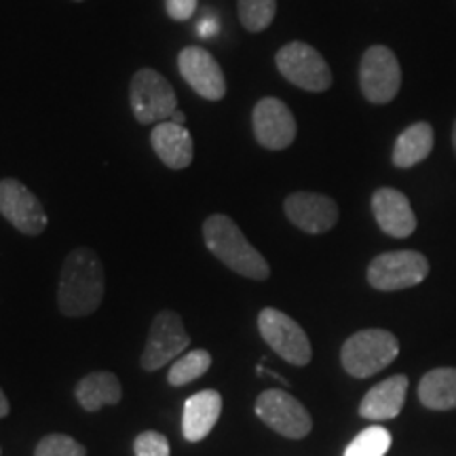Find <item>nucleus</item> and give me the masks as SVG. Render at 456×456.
I'll return each instance as SVG.
<instances>
[{
    "label": "nucleus",
    "mask_w": 456,
    "mask_h": 456,
    "mask_svg": "<svg viewBox=\"0 0 456 456\" xmlns=\"http://www.w3.org/2000/svg\"><path fill=\"white\" fill-rule=\"evenodd\" d=\"M104 298V266L98 254L78 248L68 254L61 266L57 305L68 317H85L100 309Z\"/></svg>",
    "instance_id": "nucleus-1"
},
{
    "label": "nucleus",
    "mask_w": 456,
    "mask_h": 456,
    "mask_svg": "<svg viewBox=\"0 0 456 456\" xmlns=\"http://www.w3.org/2000/svg\"><path fill=\"white\" fill-rule=\"evenodd\" d=\"M203 239L208 249L220 262H224L237 275L265 281L271 277V266L258 249L248 241L241 228L224 214H214L205 220Z\"/></svg>",
    "instance_id": "nucleus-2"
},
{
    "label": "nucleus",
    "mask_w": 456,
    "mask_h": 456,
    "mask_svg": "<svg viewBox=\"0 0 456 456\" xmlns=\"http://www.w3.org/2000/svg\"><path fill=\"white\" fill-rule=\"evenodd\" d=\"M399 355V342L395 334L387 330H362L346 338L340 351L342 368L355 379H368L389 363L395 362Z\"/></svg>",
    "instance_id": "nucleus-3"
},
{
    "label": "nucleus",
    "mask_w": 456,
    "mask_h": 456,
    "mask_svg": "<svg viewBox=\"0 0 456 456\" xmlns=\"http://www.w3.org/2000/svg\"><path fill=\"white\" fill-rule=\"evenodd\" d=\"M129 104L140 125L163 123L178 110V95L161 72L140 68L131 78Z\"/></svg>",
    "instance_id": "nucleus-4"
},
{
    "label": "nucleus",
    "mask_w": 456,
    "mask_h": 456,
    "mask_svg": "<svg viewBox=\"0 0 456 456\" xmlns=\"http://www.w3.org/2000/svg\"><path fill=\"white\" fill-rule=\"evenodd\" d=\"M275 64L285 81L305 91H311V94H322V91L332 87V70H330L323 55L317 49H313L311 45L302 41L283 45L277 51Z\"/></svg>",
    "instance_id": "nucleus-5"
},
{
    "label": "nucleus",
    "mask_w": 456,
    "mask_h": 456,
    "mask_svg": "<svg viewBox=\"0 0 456 456\" xmlns=\"http://www.w3.org/2000/svg\"><path fill=\"white\" fill-rule=\"evenodd\" d=\"M429 275V260L420 252L399 249L385 252L370 262L368 281L380 292H397L423 283Z\"/></svg>",
    "instance_id": "nucleus-6"
},
{
    "label": "nucleus",
    "mask_w": 456,
    "mask_h": 456,
    "mask_svg": "<svg viewBox=\"0 0 456 456\" xmlns=\"http://www.w3.org/2000/svg\"><path fill=\"white\" fill-rule=\"evenodd\" d=\"M359 87L370 104H389L402 87V68L397 55L385 45L366 49L359 66Z\"/></svg>",
    "instance_id": "nucleus-7"
},
{
    "label": "nucleus",
    "mask_w": 456,
    "mask_h": 456,
    "mask_svg": "<svg viewBox=\"0 0 456 456\" xmlns=\"http://www.w3.org/2000/svg\"><path fill=\"white\" fill-rule=\"evenodd\" d=\"M258 330L266 345L292 366H306L313 357L309 336L292 317L277 309H262Z\"/></svg>",
    "instance_id": "nucleus-8"
},
{
    "label": "nucleus",
    "mask_w": 456,
    "mask_h": 456,
    "mask_svg": "<svg viewBox=\"0 0 456 456\" xmlns=\"http://www.w3.org/2000/svg\"><path fill=\"white\" fill-rule=\"evenodd\" d=\"M256 414L262 423L289 440H302L313 429L311 414L306 412V408L294 395L281 389L260 393V397L256 399Z\"/></svg>",
    "instance_id": "nucleus-9"
},
{
    "label": "nucleus",
    "mask_w": 456,
    "mask_h": 456,
    "mask_svg": "<svg viewBox=\"0 0 456 456\" xmlns=\"http://www.w3.org/2000/svg\"><path fill=\"white\" fill-rule=\"evenodd\" d=\"M188 345H191V336L186 334L182 317L174 311H161L152 322L151 336L142 355V368L146 372H155L178 357Z\"/></svg>",
    "instance_id": "nucleus-10"
},
{
    "label": "nucleus",
    "mask_w": 456,
    "mask_h": 456,
    "mask_svg": "<svg viewBox=\"0 0 456 456\" xmlns=\"http://www.w3.org/2000/svg\"><path fill=\"white\" fill-rule=\"evenodd\" d=\"M0 214L24 235L37 237L47 228L43 203L20 180H0Z\"/></svg>",
    "instance_id": "nucleus-11"
},
{
    "label": "nucleus",
    "mask_w": 456,
    "mask_h": 456,
    "mask_svg": "<svg viewBox=\"0 0 456 456\" xmlns=\"http://www.w3.org/2000/svg\"><path fill=\"white\" fill-rule=\"evenodd\" d=\"M254 135L266 151H283L296 140V118L288 104L277 98H262L252 112Z\"/></svg>",
    "instance_id": "nucleus-12"
},
{
    "label": "nucleus",
    "mask_w": 456,
    "mask_h": 456,
    "mask_svg": "<svg viewBox=\"0 0 456 456\" xmlns=\"http://www.w3.org/2000/svg\"><path fill=\"white\" fill-rule=\"evenodd\" d=\"M178 70L203 100L220 102L226 95V77L208 49L186 47L178 55Z\"/></svg>",
    "instance_id": "nucleus-13"
},
{
    "label": "nucleus",
    "mask_w": 456,
    "mask_h": 456,
    "mask_svg": "<svg viewBox=\"0 0 456 456\" xmlns=\"http://www.w3.org/2000/svg\"><path fill=\"white\" fill-rule=\"evenodd\" d=\"M283 209L289 222L309 235L332 231L338 222V205L332 197L319 192H294L285 199Z\"/></svg>",
    "instance_id": "nucleus-14"
},
{
    "label": "nucleus",
    "mask_w": 456,
    "mask_h": 456,
    "mask_svg": "<svg viewBox=\"0 0 456 456\" xmlns=\"http://www.w3.org/2000/svg\"><path fill=\"white\" fill-rule=\"evenodd\" d=\"M372 212L380 231L389 237L406 239L416 231V216L408 197L395 188H379L372 195Z\"/></svg>",
    "instance_id": "nucleus-15"
},
{
    "label": "nucleus",
    "mask_w": 456,
    "mask_h": 456,
    "mask_svg": "<svg viewBox=\"0 0 456 456\" xmlns=\"http://www.w3.org/2000/svg\"><path fill=\"white\" fill-rule=\"evenodd\" d=\"M151 144L157 157L169 169H186L195 159V142H192V135L186 129V125H178L174 121L157 123V127L151 134Z\"/></svg>",
    "instance_id": "nucleus-16"
},
{
    "label": "nucleus",
    "mask_w": 456,
    "mask_h": 456,
    "mask_svg": "<svg viewBox=\"0 0 456 456\" xmlns=\"http://www.w3.org/2000/svg\"><path fill=\"white\" fill-rule=\"evenodd\" d=\"M408 393V379L403 374H395L372 387L362 403H359V414L368 420H389L402 412L403 402Z\"/></svg>",
    "instance_id": "nucleus-17"
},
{
    "label": "nucleus",
    "mask_w": 456,
    "mask_h": 456,
    "mask_svg": "<svg viewBox=\"0 0 456 456\" xmlns=\"http://www.w3.org/2000/svg\"><path fill=\"white\" fill-rule=\"evenodd\" d=\"M222 412V397L218 391L205 389L186 399L182 416V433L188 442H201L218 423Z\"/></svg>",
    "instance_id": "nucleus-18"
},
{
    "label": "nucleus",
    "mask_w": 456,
    "mask_h": 456,
    "mask_svg": "<svg viewBox=\"0 0 456 456\" xmlns=\"http://www.w3.org/2000/svg\"><path fill=\"white\" fill-rule=\"evenodd\" d=\"M433 151V127L429 123H414L397 135L391 161L399 169L423 163Z\"/></svg>",
    "instance_id": "nucleus-19"
},
{
    "label": "nucleus",
    "mask_w": 456,
    "mask_h": 456,
    "mask_svg": "<svg viewBox=\"0 0 456 456\" xmlns=\"http://www.w3.org/2000/svg\"><path fill=\"white\" fill-rule=\"evenodd\" d=\"M123 389L118 379L110 372H91L77 387L78 403L87 412H98L104 406L121 402Z\"/></svg>",
    "instance_id": "nucleus-20"
},
{
    "label": "nucleus",
    "mask_w": 456,
    "mask_h": 456,
    "mask_svg": "<svg viewBox=\"0 0 456 456\" xmlns=\"http://www.w3.org/2000/svg\"><path fill=\"white\" fill-rule=\"evenodd\" d=\"M419 399L429 410L456 408V368H436L419 383Z\"/></svg>",
    "instance_id": "nucleus-21"
},
{
    "label": "nucleus",
    "mask_w": 456,
    "mask_h": 456,
    "mask_svg": "<svg viewBox=\"0 0 456 456\" xmlns=\"http://www.w3.org/2000/svg\"><path fill=\"white\" fill-rule=\"evenodd\" d=\"M212 368V355L208 351L199 349V351H191L186 355H182L180 359H175V363L171 366L167 380L169 385L174 387H184L192 380L201 379V376Z\"/></svg>",
    "instance_id": "nucleus-22"
},
{
    "label": "nucleus",
    "mask_w": 456,
    "mask_h": 456,
    "mask_svg": "<svg viewBox=\"0 0 456 456\" xmlns=\"http://www.w3.org/2000/svg\"><path fill=\"white\" fill-rule=\"evenodd\" d=\"M239 20L248 32H265L277 13V0H239Z\"/></svg>",
    "instance_id": "nucleus-23"
},
{
    "label": "nucleus",
    "mask_w": 456,
    "mask_h": 456,
    "mask_svg": "<svg viewBox=\"0 0 456 456\" xmlns=\"http://www.w3.org/2000/svg\"><path fill=\"white\" fill-rule=\"evenodd\" d=\"M391 448V433L385 427H368L345 450V456H385Z\"/></svg>",
    "instance_id": "nucleus-24"
},
{
    "label": "nucleus",
    "mask_w": 456,
    "mask_h": 456,
    "mask_svg": "<svg viewBox=\"0 0 456 456\" xmlns=\"http://www.w3.org/2000/svg\"><path fill=\"white\" fill-rule=\"evenodd\" d=\"M34 456H85V448L70 436L53 433L38 442Z\"/></svg>",
    "instance_id": "nucleus-25"
},
{
    "label": "nucleus",
    "mask_w": 456,
    "mask_h": 456,
    "mask_svg": "<svg viewBox=\"0 0 456 456\" xmlns=\"http://www.w3.org/2000/svg\"><path fill=\"white\" fill-rule=\"evenodd\" d=\"M135 456H169L167 437L157 431H144L135 437Z\"/></svg>",
    "instance_id": "nucleus-26"
},
{
    "label": "nucleus",
    "mask_w": 456,
    "mask_h": 456,
    "mask_svg": "<svg viewBox=\"0 0 456 456\" xmlns=\"http://www.w3.org/2000/svg\"><path fill=\"white\" fill-rule=\"evenodd\" d=\"M199 0H165V11L174 21H188L195 15Z\"/></svg>",
    "instance_id": "nucleus-27"
},
{
    "label": "nucleus",
    "mask_w": 456,
    "mask_h": 456,
    "mask_svg": "<svg viewBox=\"0 0 456 456\" xmlns=\"http://www.w3.org/2000/svg\"><path fill=\"white\" fill-rule=\"evenodd\" d=\"M218 28H220L218 20L212 17V13H208L197 24V32H199V37H201V38H212V37H216V34H218Z\"/></svg>",
    "instance_id": "nucleus-28"
},
{
    "label": "nucleus",
    "mask_w": 456,
    "mask_h": 456,
    "mask_svg": "<svg viewBox=\"0 0 456 456\" xmlns=\"http://www.w3.org/2000/svg\"><path fill=\"white\" fill-rule=\"evenodd\" d=\"M7 414H9V402H7V397H4L3 389H0V419Z\"/></svg>",
    "instance_id": "nucleus-29"
},
{
    "label": "nucleus",
    "mask_w": 456,
    "mask_h": 456,
    "mask_svg": "<svg viewBox=\"0 0 456 456\" xmlns=\"http://www.w3.org/2000/svg\"><path fill=\"white\" fill-rule=\"evenodd\" d=\"M169 121H174V123H178V125H186V117H184V112H182V110H175V112H174V117H171Z\"/></svg>",
    "instance_id": "nucleus-30"
},
{
    "label": "nucleus",
    "mask_w": 456,
    "mask_h": 456,
    "mask_svg": "<svg viewBox=\"0 0 456 456\" xmlns=\"http://www.w3.org/2000/svg\"><path fill=\"white\" fill-rule=\"evenodd\" d=\"M452 144H454V152H456V121H454V127H452Z\"/></svg>",
    "instance_id": "nucleus-31"
},
{
    "label": "nucleus",
    "mask_w": 456,
    "mask_h": 456,
    "mask_svg": "<svg viewBox=\"0 0 456 456\" xmlns=\"http://www.w3.org/2000/svg\"><path fill=\"white\" fill-rule=\"evenodd\" d=\"M74 3H85V0H74Z\"/></svg>",
    "instance_id": "nucleus-32"
}]
</instances>
